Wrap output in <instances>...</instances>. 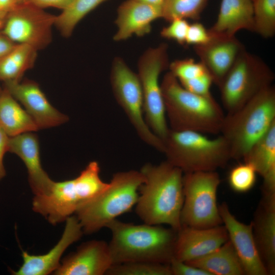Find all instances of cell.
I'll return each mask as SVG.
<instances>
[{
  "label": "cell",
  "instance_id": "cell-39",
  "mask_svg": "<svg viewBox=\"0 0 275 275\" xmlns=\"http://www.w3.org/2000/svg\"><path fill=\"white\" fill-rule=\"evenodd\" d=\"M15 44L0 31V62Z\"/></svg>",
  "mask_w": 275,
  "mask_h": 275
},
{
  "label": "cell",
  "instance_id": "cell-24",
  "mask_svg": "<svg viewBox=\"0 0 275 275\" xmlns=\"http://www.w3.org/2000/svg\"><path fill=\"white\" fill-rule=\"evenodd\" d=\"M201 268L210 275H243L245 272L231 241L200 258L186 262Z\"/></svg>",
  "mask_w": 275,
  "mask_h": 275
},
{
  "label": "cell",
  "instance_id": "cell-10",
  "mask_svg": "<svg viewBox=\"0 0 275 275\" xmlns=\"http://www.w3.org/2000/svg\"><path fill=\"white\" fill-rule=\"evenodd\" d=\"M169 65L168 46L166 43L147 49L140 58L138 64L137 74L142 87L145 119L151 130L162 141L170 128L159 76Z\"/></svg>",
  "mask_w": 275,
  "mask_h": 275
},
{
  "label": "cell",
  "instance_id": "cell-27",
  "mask_svg": "<svg viewBox=\"0 0 275 275\" xmlns=\"http://www.w3.org/2000/svg\"><path fill=\"white\" fill-rule=\"evenodd\" d=\"M106 1L74 0L69 7L56 16L54 26L63 37H70L79 22Z\"/></svg>",
  "mask_w": 275,
  "mask_h": 275
},
{
  "label": "cell",
  "instance_id": "cell-4",
  "mask_svg": "<svg viewBox=\"0 0 275 275\" xmlns=\"http://www.w3.org/2000/svg\"><path fill=\"white\" fill-rule=\"evenodd\" d=\"M100 171L98 162L92 161L76 178L54 181L47 194L34 196L33 210L51 225L65 221L108 187L109 183L101 179Z\"/></svg>",
  "mask_w": 275,
  "mask_h": 275
},
{
  "label": "cell",
  "instance_id": "cell-21",
  "mask_svg": "<svg viewBox=\"0 0 275 275\" xmlns=\"http://www.w3.org/2000/svg\"><path fill=\"white\" fill-rule=\"evenodd\" d=\"M252 224L261 259L268 274H274L275 194H263Z\"/></svg>",
  "mask_w": 275,
  "mask_h": 275
},
{
  "label": "cell",
  "instance_id": "cell-42",
  "mask_svg": "<svg viewBox=\"0 0 275 275\" xmlns=\"http://www.w3.org/2000/svg\"><path fill=\"white\" fill-rule=\"evenodd\" d=\"M7 12L8 11L0 12V31H1L2 27L3 26L5 19L6 17V15Z\"/></svg>",
  "mask_w": 275,
  "mask_h": 275
},
{
  "label": "cell",
  "instance_id": "cell-11",
  "mask_svg": "<svg viewBox=\"0 0 275 275\" xmlns=\"http://www.w3.org/2000/svg\"><path fill=\"white\" fill-rule=\"evenodd\" d=\"M110 81L114 97L140 139L163 153V141L147 125L144 116L142 87L137 73L121 58L113 60Z\"/></svg>",
  "mask_w": 275,
  "mask_h": 275
},
{
  "label": "cell",
  "instance_id": "cell-25",
  "mask_svg": "<svg viewBox=\"0 0 275 275\" xmlns=\"http://www.w3.org/2000/svg\"><path fill=\"white\" fill-rule=\"evenodd\" d=\"M0 127L9 136L39 130L25 109L4 88L0 92Z\"/></svg>",
  "mask_w": 275,
  "mask_h": 275
},
{
  "label": "cell",
  "instance_id": "cell-33",
  "mask_svg": "<svg viewBox=\"0 0 275 275\" xmlns=\"http://www.w3.org/2000/svg\"><path fill=\"white\" fill-rule=\"evenodd\" d=\"M189 25L186 19H174L170 22L169 25L162 28L160 36L163 38L174 40L179 44L184 45Z\"/></svg>",
  "mask_w": 275,
  "mask_h": 275
},
{
  "label": "cell",
  "instance_id": "cell-19",
  "mask_svg": "<svg viewBox=\"0 0 275 275\" xmlns=\"http://www.w3.org/2000/svg\"><path fill=\"white\" fill-rule=\"evenodd\" d=\"M8 152L17 155L24 162L34 195L47 193L53 181L42 168L37 135L34 132H26L9 136Z\"/></svg>",
  "mask_w": 275,
  "mask_h": 275
},
{
  "label": "cell",
  "instance_id": "cell-40",
  "mask_svg": "<svg viewBox=\"0 0 275 275\" xmlns=\"http://www.w3.org/2000/svg\"><path fill=\"white\" fill-rule=\"evenodd\" d=\"M16 4L17 0H0V7L6 11L10 10Z\"/></svg>",
  "mask_w": 275,
  "mask_h": 275
},
{
  "label": "cell",
  "instance_id": "cell-7",
  "mask_svg": "<svg viewBox=\"0 0 275 275\" xmlns=\"http://www.w3.org/2000/svg\"><path fill=\"white\" fill-rule=\"evenodd\" d=\"M144 181L140 171L119 172L113 175L108 187L75 212L84 233L98 232L135 205Z\"/></svg>",
  "mask_w": 275,
  "mask_h": 275
},
{
  "label": "cell",
  "instance_id": "cell-34",
  "mask_svg": "<svg viewBox=\"0 0 275 275\" xmlns=\"http://www.w3.org/2000/svg\"><path fill=\"white\" fill-rule=\"evenodd\" d=\"M211 34L204 25L196 22L189 24L186 36L185 44L198 46L208 42Z\"/></svg>",
  "mask_w": 275,
  "mask_h": 275
},
{
  "label": "cell",
  "instance_id": "cell-20",
  "mask_svg": "<svg viewBox=\"0 0 275 275\" xmlns=\"http://www.w3.org/2000/svg\"><path fill=\"white\" fill-rule=\"evenodd\" d=\"M159 18H162V7L127 0L118 8L115 21L117 31L113 39L118 42L133 35L142 37L148 34L151 31L152 22Z\"/></svg>",
  "mask_w": 275,
  "mask_h": 275
},
{
  "label": "cell",
  "instance_id": "cell-43",
  "mask_svg": "<svg viewBox=\"0 0 275 275\" xmlns=\"http://www.w3.org/2000/svg\"><path fill=\"white\" fill-rule=\"evenodd\" d=\"M17 4H19L22 2L24 0H17Z\"/></svg>",
  "mask_w": 275,
  "mask_h": 275
},
{
  "label": "cell",
  "instance_id": "cell-36",
  "mask_svg": "<svg viewBox=\"0 0 275 275\" xmlns=\"http://www.w3.org/2000/svg\"><path fill=\"white\" fill-rule=\"evenodd\" d=\"M172 275H210L204 270L173 258L170 263Z\"/></svg>",
  "mask_w": 275,
  "mask_h": 275
},
{
  "label": "cell",
  "instance_id": "cell-29",
  "mask_svg": "<svg viewBox=\"0 0 275 275\" xmlns=\"http://www.w3.org/2000/svg\"><path fill=\"white\" fill-rule=\"evenodd\" d=\"M254 32L264 38L275 34V0H252Z\"/></svg>",
  "mask_w": 275,
  "mask_h": 275
},
{
  "label": "cell",
  "instance_id": "cell-13",
  "mask_svg": "<svg viewBox=\"0 0 275 275\" xmlns=\"http://www.w3.org/2000/svg\"><path fill=\"white\" fill-rule=\"evenodd\" d=\"M3 88L23 106L38 129L52 128L68 121V117L50 104L36 81L25 78L5 82Z\"/></svg>",
  "mask_w": 275,
  "mask_h": 275
},
{
  "label": "cell",
  "instance_id": "cell-45",
  "mask_svg": "<svg viewBox=\"0 0 275 275\" xmlns=\"http://www.w3.org/2000/svg\"><path fill=\"white\" fill-rule=\"evenodd\" d=\"M3 88H2L0 86V92L2 91Z\"/></svg>",
  "mask_w": 275,
  "mask_h": 275
},
{
  "label": "cell",
  "instance_id": "cell-22",
  "mask_svg": "<svg viewBox=\"0 0 275 275\" xmlns=\"http://www.w3.org/2000/svg\"><path fill=\"white\" fill-rule=\"evenodd\" d=\"M244 30L254 32L252 0H222L217 19L209 29L210 34L233 37Z\"/></svg>",
  "mask_w": 275,
  "mask_h": 275
},
{
  "label": "cell",
  "instance_id": "cell-12",
  "mask_svg": "<svg viewBox=\"0 0 275 275\" xmlns=\"http://www.w3.org/2000/svg\"><path fill=\"white\" fill-rule=\"evenodd\" d=\"M56 18L43 9L22 2L7 12L1 32L15 44H26L38 51L51 42Z\"/></svg>",
  "mask_w": 275,
  "mask_h": 275
},
{
  "label": "cell",
  "instance_id": "cell-18",
  "mask_svg": "<svg viewBox=\"0 0 275 275\" xmlns=\"http://www.w3.org/2000/svg\"><path fill=\"white\" fill-rule=\"evenodd\" d=\"M63 233L58 242L43 255H35L22 252L23 262L15 275H47L53 273L60 264L61 258L66 249L78 241L84 233L76 216H70L65 221Z\"/></svg>",
  "mask_w": 275,
  "mask_h": 275
},
{
  "label": "cell",
  "instance_id": "cell-3",
  "mask_svg": "<svg viewBox=\"0 0 275 275\" xmlns=\"http://www.w3.org/2000/svg\"><path fill=\"white\" fill-rule=\"evenodd\" d=\"M160 87L170 129L219 134L225 115L212 95L186 90L170 71L164 75Z\"/></svg>",
  "mask_w": 275,
  "mask_h": 275
},
{
  "label": "cell",
  "instance_id": "cell-8",
  "mask_svg": "<svg viewBox=\"0 0 275 275\" xmlns=\"http://www.w3.org/2000/svg\"><path fill=\"white\" fill-rule=\"evenodd\" d=\"M274 74L259 57L244 49L218 86L227 114L241 107L272 85Z\"/></svg>",
  "mask_w": 275,
  "mask_h": 275
},
{
  "label": "cell",
  "instance_id": "cell-16",
  "mask_svg": "<svg viewBox=\"0 0 275 275\" xmlns=\"http://www.w3.org/2000/svg\"><path fill=\"white\" fill-rule=\"evenodd\" d=\"M228 240L224 226L208 228L181 226L177 232L174 258L184 262L200 258L217 249Z\"/></svg>",
  "mask_w": 275,
  "mask_h": 275
},
{
  "label": "cell",
  "instance_id": "cell-44",
  "mask_svg": "<svg viewBox=\"0 0 275 275\" xmlns=\"http://www.w3.org/2000/svg\"><path fill=\"white\" fill-rule=\"evenodd\" d=\"M2 11H6L3 10L0 7V12H2Z\"/></svg>",
  "mask_w": 275,
  "mask_h": 275
},
{
  "label": "cell",
  "instance_id": "cell-6",
  "mask_svg": "<svg viewBox=\"0 0 275 275\" xmlns=\"http://www.w3.org/2000/svg\"><path fill=\"white\" fill-rule=\"evenodd\" d=\"M163 142L166 160L183 174L215 171L231 159L228 145L221 134L210 138L196 131L170 129Z\"/></svg>",
  "mask_w": 275,
  "mask_h": 275
},
{
  "label": "cell",
  "instance_id": "cell-14",
  "mask_svg": "<svg viewBox=\"0 0 275 275\" xmlns=\"http://www.w3.org/2000/svg\"><path fill=\"white\" fill-rule=\"evenodd\" d=\"M218 209L229 240L241 263L245 274H268L255 240L252 223L245 224L238 221L225 202L218 206Z\"/></svg>",
  "mask_w": 275,
  "mask_h": 275
},
{
  "label": "cell",
  "instance_id": "cell-5",
  "mask_svg": "<svg viewBox=\"0 0 275 275\" xmlns=\"http://www.w3.org/2000/svg\"><path fill=\"white\" fill-rule=\"evenodd\" d=\"M274 123L273 85L261 91L236 111L225 115L219 134L228 145L231 159H242Z\"/></svg>",
  "mask_w": 275,
  "mask_h": 275
},
{
  "label": "cell",
  "instance_id": "cell-1",
  "mask_svg": "<svg viewBox=\"0 0 275 275\" xmlns=\"http://www.w3.org/2000/svg\"><path fill=\"white\" fill-rule=\"evenodd\" d=\"M140 171L144 181L139 190L135 213L144 223L181 228L184 200L183 173L167 160L158 164L147 163Z\"/></svg>",
  "mask_w": 275,
  "mask_h": 275
},
{
  "label": "cell",
  "instance_id": "cell-17",
  "mask_svg": "<svg viewBox=\"0 0 275 275\" xmlns=\"http://www.w3.org/2000/svg\"><path fill=\"white\" fill-rule=\"evenodd\" d=\"M210 34L208 42L194 46V50L200 62L212 76L214 84L218 86L245 48L235 36Z\"/></svg>",
  "mask_w": 275,
  "mask_h": 275
},
{
  "label": "cell",
  "instance_id": "cell-26",
  "mask_svg": "<svg viewBox=\"0 0 275 275\" xmlns=\"http://www.w3.org/2000/svg\"><path fill=\"white\" fill-rule=\"evenodd\" d=\"M37 51L26 44H16L0 62V81L18 82L35 65Z\"/></svg>",
  "mask_w": 275,
  "mask_h": 275
},
{
  "label": "cell",
  "instance_id": "cell-15",
  "mask_svg": "<svg viewBox=\"0 0 275 275\" xmlns=\"http://www.w3.org/2000/svg\"><path fill=\"white\" fill-rule=\"evenodd\" d=\"M113 265L108 243L92 240L65 257L54 271L57 275L106 274Z\"/></svg>",
  "mask_w": 275,
  "mask_h": 275
},
{
  "label": "cell",
  "instance_id": "cell-35",
  "mask_svg": "<svg viewBox=\"0 0 275 275\" xmlns=\"http://www.w3.org/2000/svg\"><path fill=\"white\" fill-rule=\"evenodd\" d=\"M180 83L184 88L193 93L203 96L212 95L210 87L214 82L210 74Z\"/></svg>",
  "mask_w": 275,
  "mask_h": 275
},
{
  "label": "cell",
  "instance_id": "cell-32",
  "mask_svg": "<svg viewBox=\"0 0 275 275\" xmlns=\"http://www.w3.org/2000/svg\"><path fill=\"white\" fill-rule=\"evenodd\" d=\"M169 71L180 82L210 74L199 61L191 58L176 60L169 64Z\"/></svg>",
  "mask_w": 275,
  "mask_h": 275
},
{
  "label": "cell",
  "instance_id": "cell-23",
  "mask_svg": "<svg viewBox=\"0 0 275 275\" xmlns=\"http://www.w3.org/2000/svg\"><path fill=\"white\" fill-rule=\"evenodd\" d=\"M242 160L252 165L263 178V191H275V123L251 147Z\"/></svg>",
  "mask_w": 275,
  "mask_h": 275
},
{
  "label": "cell",
  "instance_id": "cell-37",
  "mask_svg": "<svg viewBox=\"0 0 275 275\" xmlns=\"http://www.w3.org/2000/svg\"><path fill=\"white\" fill-rule=\"evenodd\" d=\"M73 1L74 0H24L22 2L31 4L43 9L53 7L63 11L69 7Z\"/></svg>",
  "mask_w": 275,
  "mask_h": 275
},
{
  "label": "cell",
  "instance_id": "cell-2",
  "mask_svg": "<svg viewBox=\"0 0 275 275\" xmlns=\"http://www.w3.org/2000/svg\"><path fill=\"white\" fill-rule=\"evenodd\" d=\"M113 265L144 261L170 264L174 258L177 231L161 225H136L117 219L106 226Z\"/></svg>",
  "mask_w": 275,
  "mask_h": 275
},
{
  "label": "cell",
  "instance_id": "cell-28",
  "mask_svg": "<svg viewBox=\"0 0 275 275\" xmlns=\"http://www.w3.org/2000/svg\"><path fill=\"white\" fill-rule=\"evenodd\" d=\"M208 0H165L162 18L170 22L175 19H199Z\"/></svg>",
  "mask_w": 275,
  "mask_h": 275
},
{
  "label": "cell",
  "instance_id": "cell-30",
  "mask_svg": "<svg viewBox=\"0 0 275 275\" xmlns=\"http://www.w3.org/2000/svg\"><path fill=\"white\" fill-rule=\"evenodd\" d=\"M107 275H172L169 264L136 261L113 264Z\"/></svg>",
  "mask_w": 275,
  "mask_h": 275
},
{
  "label": "cell",
  "instance_id": "cell-38",
  "mask_svg": "<svg viewBox=\"0 0 275 275\" xmlns=\"http://www.w3.org/2000/svg\"><path fill=\"white\" fill-rule=\"evenodd\" d=\"M9 136L0 127V180L6 175L3 159L5 154L8 152Z\"/></svg>",
  "mask_w": 275,
  "mask_h": 275
},
{
  "label": "cell",
  "instance_id": "cell-31",
  "mask_svg": "<svg viewBox=\"0 0 275 275\" xmlns=\"http://www.w3.org/2000/svg\"><path fill=\"white\" fill-rule=\"evenodd\" d=\"M257 173L252 165L243 161L234 167L228 175L231 188L239 193L250 191L255 185Z\"/></svg>",
  "mask_w": 275,
  "mask_h": 275
},
{
  "label": "cell",
  "instance_id": "cell-9",
  "mask_svg": "<svg viewBox=\"0 0 275 275\" xmlns=\"http://www.w3.org/2000/svg\"><path fill=\"white\" fill-rule=\"evenodd\" d=\"M182 182L181 226L208 228L223 224L217 204L221 180L216 171L184 173Z\"/></svg>",
  "mask_w": 275,
  "mask_h": 275
},
{
  "label": "cell",
  "instance_id": "cell-41",
  "mask_svg": "<svg viewBox=\"0 0 275 275\" xmlns=\"http://www.w3.org/2000/svg\"><path fill=\"white\" fill-rule=\"evenodd\" d=\"M146 4L162 8L165 0H135Z\"/></svg>",
  "mask_w": 275,
  "mask_h": 275
}]
</instances>
